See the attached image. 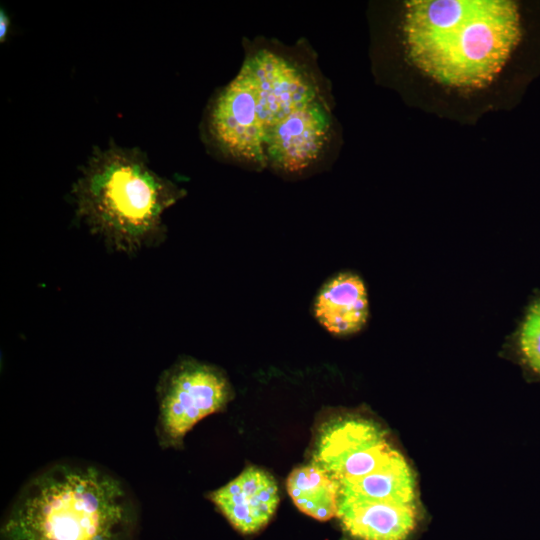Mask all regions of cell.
<instances>
[{"instance_id":"6da1fadb","label":"cell","mask_w":540,"mask_h":540,"mask_svg":"<svg viewBox=\"0 0 540 540\" xmlns=\"http://www.w3.org/2000/svg\"><path fill=\"white\" fill-rule=\"evenodd\" d=\"M312 463L334 482L336 517L353 538L405 540L414 530V475L374 422L346 417L326 424Z\"/></svg>"},{"instance_id":"7a4b0ae2","label":"cell","mask_w":540,"mask_h":540,"mask_svg":"<svg viewBox=\"0 0 540 540\" xmlns=\"http://www.w3.org/2000/svg\"><path fill=\"white\" fill-rule=\"evenodd\" d=\"M139 510L128 485L105 468L59 461L33 474L1 523V540H135Z\"/></svg>"},{"instance_id":"3957f363","label":"cell","mask_w":540,"mask_h":540,"mask_svg":"<svg viewBox=\"0 0 540 540\" xmlns=\"http://www.w3.org/2000/svg\"><path fill=\"white\" fill-rule=\"evenodd\" d=\"M404 34L409 58L437 82L458 88L489 85L521 38L509 0H412Z\"/></svg>"},{"instance_id":"277c9868","label":"cell","mask_w":540,"mask_h":540,"mask_svg":"<svg viewBox=\"0 0 540 540\" xmlns=\"http://www.w3.org/2000/svg\"><path fill=\"white\" fill-rule=\"evenodd\" d=\"M72 194L90 231L132 255L165 240L162 216L185 192L152 170L139 149L111 145L94 149Z\"/></svg>"},{"instance_id":"5b68a950","label":"cell","mask_w":540,"mask_h":540,"mask_svg":"<svg viewBox=\"0 0 540 540\" xmlns=\"http://www.w3.org/2000/svg\"><path fill=\"white\" fill-rule=\"evenodd\" d=\"M156 393V436L160 446L168 448L179 447L194 425L220 411L230 399L231 387L219 368L183 358L161 374Z\"/></svg>"},{"instance_id":"8992f818","label":"cell","mask_w":540,"mask_h":540,"mask_svg":"<svg viewBox=\"0 0 540 540\" xmlns=\"http://www.w3.org/2000/svg\"><path fill=\"white\" fill-rule=\"evenodd\" d=\"M208 131L224 154L242 162L266 165L265 128L251 80L243 70L214 99Z\"/></svg>"},{"instance_id":"52a82bcc","label":"cell","mask_w":540,"mask_h":540,"mask_svg":"<svg viewBox=\"0 0 540 540\" xmlns=\"http://www.w3.org/2000/svg\"><path fill=\"white\" fill-rule=\"evenodd\" d=\"M330 126V113L318 98L299 106L265 130L266 164L286 173L308 168L327 143Z\"/></svg>"},{"instance_id":"ba28073f","label":"cell","mask_w":540,"mask_h":540,"mask_svg":"<svg viewBox=\"0 0 540 540\" xmlns=\"http://www.w3.org/2000/svg\"><path fill=\"white\" fill-rule=\"evenodd\" d=\"M251 80L265 130L301 105L317 98L308 76L290 60L259 50L241 67Z\"/></svg>"},{"instance_id":"9c48e42d","label":"cell","mask_w":540,"mask_h":540,"mask_svg":"<svg viewBox=\"0 0 540 540\" xmlns=\"http://www.w3.org/2000/svg\"><path fill=\"white\" fill-rule=\"evenodd\" d=\"M209 497L231 525L243 534L263 528L279 502L274 478L255 467L247 468Z\"/></svg>"},{"instance_id":"30bf717a","label":"cell","mask_w":540,"mask_h":540,"mask_svg":"<svg viewBox=\"0 0 540 540\" xmlns=\"http://www.w3.org/2000/svg\"><path fill=\"white\" fill-rule=\"evenodd\" d=\"M312 311L317 322L332 335L348 336L361 331L369 317L364 282L352 272L332 276L319 289Z\"/></svg>"},{"instance_id":"8fae6325","label":"cell","mask_w":540,"mask_h":540,"mask_svg":"<svg viewBox=\"0 0 540 540\" xmlns=\"http://www.w3.org/2000/svg\"><path fill=\"white\" fill-rule=\"evenodd\" d=\"M287 489L294 504L303 513L320 521L336 516L335 484L315 464L294 469L287 478Z\"/></svg>"},{"instance_id":"7c38bea8","label":"cell","mask_w":540,"mask_h":540,"mask_svg":"<svg viewBox=\"0 0 540 540\" xmlns=\"http://www.w3.org/2000/svg\"><path fill=\"white\" fill-rule=\"evenodd\" d=\"M519 346L528 366L540 375V299L527 311L520 329Z\"/></svg>"},{"instance_id":"4fadbf2b","label":"cell","mask_w":540,"mask_h":540,"mask_svg":"<svg viewBox=\"0 0 540 540\" xmlns=\"http://www.w3.org/2000/svg\"><path fill=\"white\" fill-rule=\"evenodd\" d=\"M10 27V18L5 10H0V42H5Z\"/></svg>"}]
</instances>
